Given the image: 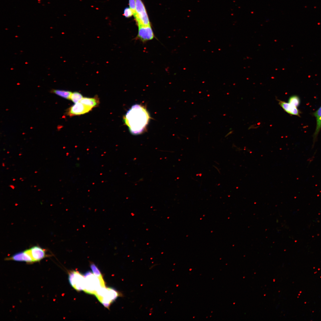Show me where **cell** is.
<instances>
[{
  "label": "cell",
  "mask_w": 321,
  "mask_h": 321,
  "mask_svg": "<svg viewBox=\"0 0 321 321\" xmlns=\"http://www.w3.org/2000/svg\"><path fill=\"white\" fill-rule=\"evenodd\" d=\"M84 276L85 286L84 291L86 293L95 295L100 288L105 287L103 277H98L90 271L86 272Z\"/></svg>",
  "instance_id": "2"
},
{
  "label": "cell",
  "mask_w": 321,
  "mask_h": 321,
  "mask_svg": "<svg viewBox=\"0 0 321 321\" xmlns=\"http://www.w3.org/2000/svg\"><path fill=\"white\" fill-rule=\"evenodd\" d=\"M314 115L317 120V125L316 130L314 136V143H315L316 138L321 129V106L314 113Z\"/></svg>",
  "instance_id": "11"
},
{
  "label": "cell",
  "mask_w": 321,
  "mask_h": 321,
  "mask_svg": "<svg viewBox=\"0 0 321 321\" xmlns=\"http://www.w3.org/2000/svg\"><path fill=\"white\" fill-rule=\"evenodd\" d=\"M101 303L105 307L109 309L111 304L118 297L122 295L114 289L102 287L99 289L95 295Z\"/></svg>",
  "instance_id": "3"
},
{
  "label": "cell",
  "mask_w": 321,
  "mask_h": 321,
  "mask_svg": "<svg viewBox=\"0 0 321 321\" xmlns=\"http://www.w3.org/2000/svg\"><path fill=\"white\" fill-rule=\"evenodd\" d=\"M69 280L71 286L78 291L84 290L85 286V278L81 273L78 271L70 272L69 274Z\"/></svg>",
  "instance_id": "5"
},
{
  "label": "cell",
  "mask_w": 321,
  "mask_h": 321,
  "mask_svg": "<svg viewBox=\"0 0 321 321\" xmlns=\"http://www.w3.org/2000/svg\"><path fill=\"white\" fill-rule=\"evenodd\" d=\"M7 260L25 262L29 263L34 262L28 249L17 253L12 257L7 258Z\"/></svg>",
  "instance_id": "8"
},
{
  "label": "cell",
  "mask_w": 321,
  "mask_h": 321,
  "mask_svg": "<svg viewBox=\"0 0 321 321\" xmlns=\"http://www.w3.org/2000/svg\"><path fill=\"white\" fill-rule=\"evenodd\" d=\"M83 98L82 94L79 92H75L72 93L70 100L75 103L79 102Z\"/></svg>",
  "instance_id": "14"
},
{
  "label": "cell",
  "mask_w": 321,
  "mask_h": 321,
  "mask_svg": "<svg viewBox=\"0 0 321 321\" xmlns=\"http://www.w3.org/2000/svg\"><path fill=\"white\" fill-rule=\"evenodd\" d=\"M137 38L145 42L152 40L154 37V35L150 26L139 27Z\"/></svg>",
  "instance_id": "6"
},
{
  "label": "cell",
  "mask_w": 321,
  "mask_h": 321,
  "mask_svg": "<svg viewBox=\"0 0 321 321\" xmlns=\"http://www.w3.org/2000/svg\"><path fill=\"white\" fill-rule=\"evenodd\" d=\"M279 105L288 114L299 116V111L297 107L284 101L278 100Z\"/></svg>",
  "instance_id": "10"
},
{
  "label": "cell",
  "mask_w": 321,
  "mask_h": 321,
  "mask_svg": "<svg viewBox=\"0 0 321 321\" xmlns=\"http://www.w3.org/2000/svg\"><path fill=\"white\" fill-rule=\"evenodd\" d=\"M80 102L92 108L97 106L99 103V100L95 98H83Z\"/></svg>",
  "instance_id": "12"
},
{
  "label": "cell",
  "mask_w": 321,
  "mask_h": 321,
  "mask_svg": "<svg viewBox=\"0 0 321 321\" xmlns=\"http://www.w3.org/2000/svg\"><path fill=\"white\" fill-rule=\"evenodd\" d=\"M150 119L149 115L146 108L136 105L128 111L124 120L131 133L138 135L142 133L145 130Z\"/></svg>",
  "instance_id": "1"
},
{
  "label": "cell",
  "mask_w": 321,
  "mask_h": 321,
  "mask_svg": "<svg viewBox=\"0 0 321 321\" xmlns=\"http://www.w3.org/2000/svg\"><path fill=\"white\" fill-rule=\"evenodd\" d=\"M92 108L83 104L80 102L75 103L70 107L67 112V115L70 116L85 114L90 111Z\"/></svg>",
  "instance_id": "7"
},
{
  "label": "cell",
  "mask_w": 321,
  "mask_h": 321,
  "mask_svg": "<svg viewBox=\"0 0 321 321\" xmlns=\"http://www.w3.org/2000/svg\"><path fill=\"white\" fill-rule=\"evenodd\" d=\"M52 92L53 93L56 94V95L64 98L69 100L72 93V92L69 91L58 90H52Z\"/></svg>",
  "instance_id": "13"
},
{
  "label": "cell",
  "mask_w": 321,
  "mask_h": 321,
  "mask_svg": "<svg viewBox=\"0 0 321 321\" xmlns=\"http://www.w3.org/2000/svg\"><path fill=\"white\" fill-rule=\"evenodd\" d=\"M28 250L33 262H39L46 256L45 250L39 246H34Z\"/></svg>",
  "instance_id": "9"
},
{
  "label": "cell",
  "mask_w": 321,
  "mask_h": 321,
  "mask_svg": "<svg viewBox=\"0 0 321 321\" xmlns=\"http://www.w3.org/2000/svg\"><path fill=\"white\" fill-rule=\"evenodd\" d=\"M90 268L94 275L98 277H102L101 274L96 266L93 263L90 264Z\"/></svg>",
  "instance_id": "16"
},
{
  "label": "cell",
  "mask_w": 321,
  "mask_h": 321,
  "mask_svg": "<svg viewBox=\"0 0 321 321\" xmlns=\"http://www.w3.org/2000/svg\"><path fill=\"white\" fill-rule=\"evenodd\" d=\"M134 16L138 27L150 26L145 5L141 0H135Z\"/></svg>",
  "instance_id": "4"
},
{
  "label": "cell",
  "mask_w": 321,
  "mask_h": 321,
  "mask_svg": "<svg viewBox=\"0 0 321 321\" xmlns=\"http://www.w3.org/2000/svg\"><path fill=\"white\" fill-rule=\"evenodd\" d=\"M289 103L291 105L297 107L300 105L299 98L296 96H292L289 99Z\"/></svg>",
  "instance_id": "15"
},
{
  "label": "cell",
  "mask_w": 321,
  "mask_h": 321,
  "mask_svg": "<svg viewBox=\"0 0 321 321\" xmlns=\"http://www.w3.org/2000/svg\"><path fill=\"white\" fill-rule=\"evenodd\" d=\"M134 15L133 11L130 8L126 7L124 11V15L126 18H129Z\"/></svg>",
  "instance_id": "17"
},
{
  "label": "cell",
  "mask_w": 321,
  "mask_h": 321,
  "mask_svg": "<svg viewBox=\"0 0 321 321\" xmlns=\"http://www.w3.org/2000/svg\"><path fill=\"white\" fill-rule=\"evenodd\" d=\"M135 0H129V7L133 11L134 16L135 14Z\"/></svg>",
  "instance_id": "18"
}]
</instances>
